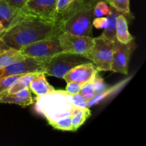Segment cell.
<instances>
[{
    "label": "cell",
    "instance_id": "cell-3",
    "mask_svg": "<svg viewBox=\"0 0 146 146\" xmlns=\"http://www.w3.org/2000/svg\"><path fill=\"white\" fill-rule=\"evenodd\" d=\"M35 109L41 114L52 125L56 122L65 118H71L74 109L72 95L66 91H56L36 97Z\"/></svg>",
    "mask_w": 146,
    "mask_h": 146
},
{
    "label": "cell",
    "instance_id": "cell-18",
    "mask_svg": "<svg viewBox=\"0 0 146 146\" xmlns=\"http://www.w3.org/2000/svg\"><path fill=\"white\" fill-rule=\"evenodd\" d=\"M90 116H91V111L89 108L76 107L71 115V125H72L73 131H77Z\"/></svg>",
    "mask_w": 146,
    "mask_h": 146
},
{
    "label": "cell",
    "instance_id": "cell-24",
    "mask_svg": "<svg viewBox=\"0 0 146 146\" xmlns=\"http://www.w3.org/2000/svg\"><path fill=\"white\" fill-rule=\"evenodd\" d=\"M79 94L86 100L87 101H89L95 96L96 94L95 91L94 89V87L92 85V80L88 82H87L86 84H84V86L81 88V91H80Z\"/></svg>",
    "mask_w": 146,
    "mask_h": 146
},
{
    "label": "cell",
    "instance_id": "cell-11",
    "mask_svg": "<svg viewBox=\"0 0 146 146\" xmlns=\"http://www.w3.org/2000/svg\"><path fill=\"white\" fill-rule=\"evenodd\" d=\"M98 72L94 64L90 61L74 67L65 74L63 78L66 83L76 82L85 84L91 81Z\"/></svg>",
    "mask_w": 146,
    "mask_h": 146
},
{
    "label": "cell",
    "instance_id": "cell-17",
    "mask_svg": "<svg viewBox=\"0 0 146 146\" xmlns=\"http://www.w3.org/2000/svg\"><path fill=\"white\" fill-rule=\"evenodd\" d=\"M129 79L124 80V81H121V83H118L116 85L113 86L111 87V88H106L105 90H104V91H101V92L98 93V94H96L95 96H94L91 101H89L87 103V108H91V107L99 104L100 102H101V101H104V99L108 98L109 96L115 94V92H117L118 90L121 89V88L126 84V82Z\"/></svg>",
    "mask_w": 146,
    "mask_h": 146
},
{
    "label": "cell",
    "instance_id": "cell-20",
    "mask_svg": "<svg viewBox=\"0 0 146 146\" xmlns=\"http://www.w3.org/2000/svg\"><path fill=\"white\" fill-rule=\"evenodd\" d=\"M38 74L39 73H30V74L22 75L14 83V84L11 88H9L7 91H4V92L7 93V94H13V93H16L26 88H29L31 80Z\"/></svg>",
    "mask_w": 146,
    "mask_h": 146
},
{
    "label": "cell",
    "instance_id": "cell-27",
    "mask_svg": "<svg viewBox=\"0 0 146 146\" xmlns=\"http://www.w3.org/2000/svg\"><path fill=\"white\" fill-rule=\"evenodd\" d=\"M88 101L78 93L72 95V104L74 106L78 108H86L87 107Z\"/></svg>",
    "mask_w": 146,
    "mask_h": 146
},
{
    "label": "cell",
    "instance_id": "cell-7",
    "mask_svg": "<svg viewBox=\"0 0 146 146\" xmlns=\"http://www.w3.org/2000/svg\"><path fill=\"white\" fill-rule=\"evenodd\" d=\"M44 58L25 56L10 65L0 68V77L24 75L30 73H44Z\"/></svg>",
    "mask_w": 146,
    "mask_h": 146
},
{
    "label": "cell",
    "instance_id": "cell-12",
    "mask_svg": "<svg viewBox=\"0 0 146 146\" xmlns=\"http://www.w3.org/2000/svg\"><path fill=\"white\" fill-rule=\"evenodd\" d=\"M0 103L1 104H14L23 108L31 105L34 103L31 91L29 88L21 90L13 94L2 92L0 94Z\"/></svg>",
    "mask_w": 146,
    "mask_h": 146
},
{
    "label": "cell",
    "instance_id": "cell-26",
    "mask_svg": "<svg viewBox=\"0 0 146 146\" xmlns=\"http://www.w3.org/2000/svg\"><path fill=\"white\" fill-rule=\"evenodd\" d=\"M75 1L76 0H57L56 17L65 12Z\"/></svg>",
    "mask_w": 146,
    "mask_h": 146
},
{
    "label": "cell",
    "instance_id": "cell-8",
    "mask_svg": "<svg viewBox=\"0 0 146 146\" xmlns=\"http://www.w3.org/2000/svg\"><path fill=\"white\" fill-rule=\"evenodd\" d=\"M63 52L84 56L90 51L94 43V37L62 32L58 36Z\"/></svg>",
    "mask_w": 146,
    "mask_h": 146
},
{
    "label": "cell",
    "instance_id": "cell-6",
    "mask_svg": "<svg viewBox=\"0 0 146 146\" xmlns=\"http://www.w3.org/2000/svg\"><path fill=\"white\" fill-rule=\"evenodd\" d=\"M25 56L46 58L62 52L58 36H54L46 39L24 46L19 49Z\"/></svg>",
    "mask_w": 146,
    "mask_h": 146
},
{
    "label": "cell",
    "instance_id": "cell-23",
    "mask_svg": "<svg viewBox=\"0 0 146 146\" xmlns=\"http://www.w3.org/2000/svg\"><path fill=\"white\" fill-rule=\"evenodd\" d=\"M21 76L22 75H14L0 77V94L11 88Z\"/></svg>",
    "mask_w": 146,
    "mask_h": 146
},
{
    "label": "cell",
    "instance_id": "cell-32",
    "mask_svg": "<svg viewBox=\"0 0 146 146\" xmlns=\"http://www.w3.org/2000/svg\"><path fill=\"white\" fill-rule=\"evenodd\" d=\"M8 48H9V47L7 46L6 45V44H4L2 41H1V38H0V53L3 52V51H5V50H7V49H8Z\"/></svg>",
    "mask_w": 146,
    "mask_h": 146
},
{
    "label": "cell",
    "instance_id": "cell-29",
    "mask_svg": "<svg viewBox=\"0 0 146 146\" xmlns=\"http://www.w3.org/2000/svg\"><path fill=\"white\" fill-rule=\"evenodd\" d=\"M108 23V19L107 17H96L93 21V27L96 29H105Z\"/></svg>",
    "mask_w": 146,
    "mask_h": 146
},
{
    "label": "cell",
    "instance_id": "cell-22",
    "mask_svg": "<svg viewBox=\"0 0 146 146\" xmlns=\"http://www.w3.org/2000/svg\"><path fill=\"white\" fill-rule=\"evenodd\" d=\"M111 12V7L104 0H99L94 7V14L96 17H108Z\"/></svg>",
    "mask_w": 146,
    "mask_h": 146
},
{
    "label": "cell",
    "instance_id": "cell-25",
    "mask_svg": "<svg viewBox=\"0 0 146 146\" xmlns=\"http://www.w3.org/2000/svg\"><path fill=\"white\" fill-rule=\"evenodd\" d=\"M92 85L94 87V89L95 91L96 94L101 92L106 88H107V85L105 82H104V79L100 76L98 73H97L92 79Z\"/></svg>",
    "mask_w": 146,
    "mask_h": 146
},
{
    "label": "cell",
    "instance_id": "cell-14",
    "mask_svg": "<svg viewBox=\"0 0 146 146\" xmlns=\"http://www.w3.org/2000/svg\"><path fill=\"white\" fill-rule=\"evenodd\" d=\"M29 88L31 92L32 91L36 95V97L43 96L55 90L46 81V74L44 73H39L30 82Z\"/></svg>",
    "mask_w": 146,
    "mask_h": 146
},
{
    "label": "cell",
    "instance_id": "cell-28",
    "mask_svg": "<svg viewBox=\"0 0 146 146\" xmlns=\"http://www.w3.org/2000/svg\"><path fill=\"white\" fill-rule=\"evenodd\" d=\"M84 84H78L76 82H69L67 83L66 88V91L71 95L78 94L81 91V88Z\"/></svg>",
    "mask_w": 146,
    "mask_h": 146
},
{
    "label": "cell",
    "instance_id": "cell-19",
    "mask_svg": "<svg viewBox=\"0 0 146 146\" xmlns=\"http://www.w3.org/2000/svg\"><path fill=\"white\" fill-rule=\"evenodd\" d=\"M25 57L19 50L9 48L0 53V68L10 65L14 61Z\"/></svg>",
    "mask_w": 146,
    "mask_h": 146
},
{
    "label": "cell",
    "instance_id": "cell-33",
    "mask_svg": "<svg viewBox=\"0 0 146 146\" xmlns=\"http://www.w3.org/2000/svg\"><path fill=\"white\" fill-rule=\"evenodd\" d=\"M5 31H6V29H4V27H3L1 24H0V35H1V34H3V33H4Z\"/></svg>",
    "mask_w": 146,
    "mask_h": 146
},
{
    "label": "cell",
    "instance_id": "cell-16",
    "mask_svg": "<svg viewBox=\"0 0 146 146\" xmlns=\"http://www.w3.org/2000/svg\"><path fill=\"white\" fill-rule=\"evenodd\" d=\"M111 12L108 16V23L107 27L104 29V32L101 35L110 41H115L116 39V19L118 14H121L117 10L111 7Z\"/></svg>",
    "mask_w": 146,
    "mask_h": 146
},
{
    "label": "cell",
    "instance_id": "cell-4",
    "mask_svg": "<svg viewBox=\"0 0 146 146\" xmlns=\"http://www.w3.org/2000/svg\"><path fill=\"white\" fill-rule=\"evenodd\" d=\"M88 59L78 54L60 52L51 56L44 58V71L46 75L63 78L74 67L90 62Z\"/></svg>",
    "mask_w": 146,
    "mask_h": 146
},
{
    "label": "cell",
    "instance_id": "cell-2",
    "mask_svg": "<svg viewBox=\"0 0 146 146\" xmlns=\"http://www.w3.org/2000/svg\"><path fill=\"white\" fill-rule=\"evenodd\" d=\"M95 18L94 7H85L76 0L65 12L57 16L56 23L61 32L93 37V21Z\"/></svg>",
    "mask_w": 146,
    "mask_h": 146
},
{
    "label": "cell",
    "instance_id": "cell-31",
    "mask_svg": "<svg viewBox=\"0 0 146 146\" xmlns=\"http://www.w3.org/2000/svg\"><path fill=\"white\" fill-rule=\"evenodd\" d=\"M78 2L81 3L82 5L88 7H94L95 4L99 0H77Z\"/></svg>",
    "mask_w": 146,
    "mask_h": 146
},
{
    "label": "cell",
    "instance_id": "cell-21",
    "mask_svg": "<svg viewBox=\"0 0 146 146\" xmlns=\"http://www.w3.org/2000/svg\"><path fill=\"white\" fill-rule=\"evenodd\" d=\"M113 8L123 14L125 17L132 16L130 10V0H104Z\"/></svg>",
    "mask_w": 146,
    "mask_h": 146
},
{
    "label": "cell",
    "instance_id": "cell-9",
    "mask_svg": "<svg viewBox=\"0 0 146 146\" xmlns=\"http://www.w3.org/2000/svg\"><path fill=\"white\" fill-rule=\"evenodd\" d=\"M56 2L57 0H28L22 10L29 15L56 22Z\"/></svg>",
    "mask_w": 146,
    "mask_h": 146
},
{
    "label": "cell",
    "instance_id": "cell-13",
    "mask_svg": "<svg viewBox=\"0 0 146 146\" xmlns=\"http://www.w3.org/2000/svg\"><path fill=\"white\" fill-rule=\"evenodd\" d=\"M24 14L22 9L11 7L4 0H0V24L6 30L14 24Z\"/></svg>",
    "mask_w": 146,
    "mask_h": 146
},
{
    "label": "cell",
    "instance_id": "cell-15",
    "mask_svg": "<svg viewBox=\"0 0 146 146\" xmlns=\"http://www.w3.org/2000/svg\"><path fill=\"white\" fill-rule=\"evenodd\" d=\"M116 39L123 44H128L133 41V36L128 31V20L122 14H118L116 19Z\"/></svg>",
    "mask_w": 146,
    "mask_h": 146
},
{
    "label": "cell",
    "instance_id": "cell-10",
    "mask_svg": "<svg viewBox=\"0 0 146 146\" xmlns=\"http://www.w3.org/2000/svg\"><path fill=\"white\" fill-rule=\"evenodd\" d=\"M114 46L115 50L111 71L127 75L130 58L135 47L133 41L128 44H123L115 40L114 41Z\"/></svg>",
    "mask_w": 146,
    "mask_h": 146
},
{
    "label": "cell",
    "instance_id": "cell-1",
    "mask_svg": "<svg viewBox=\"0 0 146 146\" xmlns=\"http://www.w3.org/2000/svg\"><path fill=\"white\" fill-rule=\"evenodd\" d=\"M61 33L55 21L41 19L24 13L1 34L0 38L9 48L19 50L24 46L59 36Z\"/></svg>",
    "mask_w": 146,
    "mask_h": 146
},
{
    "label": "cell",
    "instance_id": "cell-30",
    "mask_svg": "<svg viewBox=\"0 0 146 146\" xmlns=\"http://www.w3.org/2000/svg\"><path fill=\"white\" fill-rule=\"evenodd\" d=\"M8 4H9L11 7H16V8L22 9L25 5L26 2L28 0H4Z\"/></svg>",
    "mask_w": 146,
    "mask_h": 146
},
{
    "label": "cell",
    "instance_id": "cell-5",
    "mask_svg": "<svg viewBox=\"0 0 146 146\" xmlns=\"http://www.w3.org/2000/svg\"><path fill=\"white\" fill-rule=\"evenodd\" d=\"M94 38L92 48L83 56L91 61L97 71H111L115 46L114 41L107 39L102 35Z\"/></svg>",
    "mask_w": 146,
    "mask_h": 146
}]
</instances>
